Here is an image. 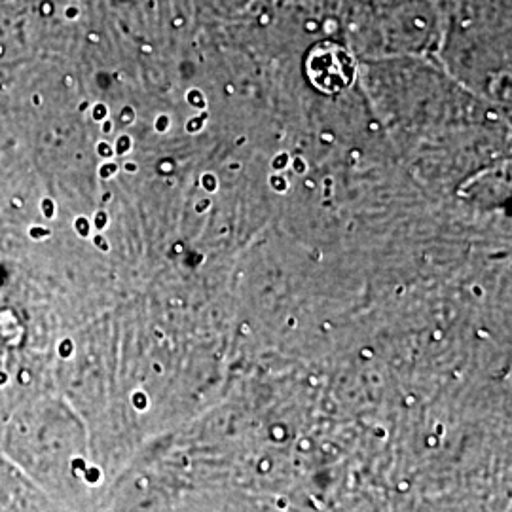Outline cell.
I'll list each match as a JSON object with an SVG mask.
<instances>
[{
	"label": "cell",
	"mask_w": 512,
	"mask_h": 512,
	"mask_svg": "<svg viewBox=\"0 0 512 512\" xmlns=\"http://www.w3.org/2000/svg\"><path fill=\"white\" fill-rule=\"evenodd\" d=\"M306 74L319 92H344L355 80V61L338 44H317L306 57Z\"/></svg>",
	"instance_id": "6da1fadb"
}]
</instances>
